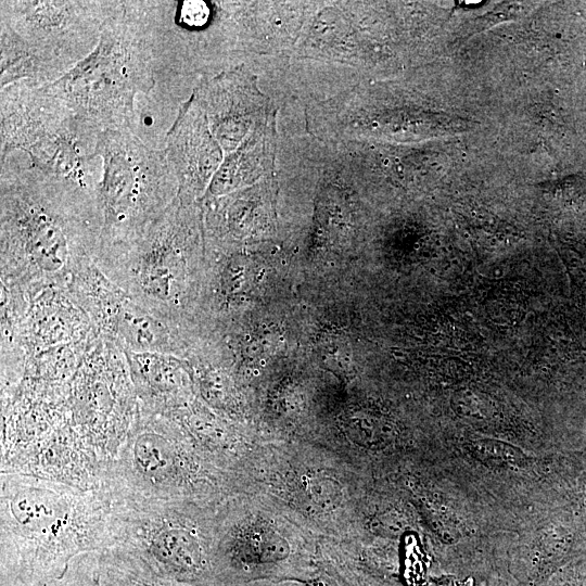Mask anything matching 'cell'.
<instances>
[{
	"label": "cell",
	"instance_id": "cell-11",
	"mask_svg": "<svg viewBox=\"0 0 586 586\" xmlns=\"http://www.w3.org/2000/svg\"><path fill=\"white\" fill-rule=\"evenodd\" d=\"M276 139L273 116L256 128L235 151L224 156L202 201L230 194L270 177L275 168Z\"/></svg>",
	"mask_w": 586,
	"mask_h": 586
},
{
	"label": "cell",
	"instance_id": "cell-12",
	"mask_svg": "<svg viewBox=\"0 0 586 586\" xmlns=\"http://www.w3.org/2000/svg\"><path fill=\"white\" fill-rule=\"evenodd\" d=\"M140 406L171 416L186 406L187 381L177 356L160 353H126Z\"/></svg>",
	"mask_w": 586,
	"mask_h": 586
},
{
	"label": "cell",
	"instance_id": "cell-10",
	"mask_svg": "<svg viewBox=\"0 0 586 586\" xmlns=\"http://www.w3.org/2000/svg\"><path fill=\"white\" fill-rule=\"evenodd\" d=\"M164 152L178 182V199L201 202L224 161V152L194 90L178 109L165 137Z\"/></svg>",
	"mask_w": 586,
	"mask_h": 586
},
{
	"label": "cell",
	"instance_id": "cell-9",
	"mask_svg": "<svg viewBox=\"0 0 586 586\" xmlns=\"http://www.w3.org/2000/svg\"><path fill=\"white\" fill-rule=\"evenodd\" d=\"M202 102L213 136L224 156L235 151L259 126L276 116V107L244 64L202 78L193 89Z\"/></svg>",
	"mask_w": 586,
	"mask_h": 586
},
{
	"label": "cell",
	"instance_id": "cell-13",
	"mask_svg": "<svg viewBox=\"0 0 586 586\" xmlns=\"http://www.w3.org/2000/svg\"><path fill=\"white\" fill-rule=\"evenodd\" d=\"M98 586H212L163 576L135 556L112 547L99 555Z\"/></svg>",
	"mask_w": 586,
	"mask_h": 586
},
{
	"label": "cell",
	"instance_id": "cell-2",
	"mask_svg": "<svg viewBox=\"0 0 586 586\" xmlns=\"http://www.w3.org/2000/svg\"><path fill=\"white\" fill-rule=\"evenodd\" d=\"M2 568L22 584L62 579L79 556L114 547L110 504L100 488L23 472H2Z\"/></svg>",
	"mask_w": 586,
	"mask_h": 586
},
{
	"label": "cell",
	"instance_id": "cell-3",
	"mask_svg": "<svg viewBox=\"0 0 586 586\" xmlns=\"http://www.w3.org/2000/svg\"><path fill=\"white\" fill-rule=\"evenodd\" d=\"M200 203L177 196L140 237L93 260L112 283L187 341L202 255Z\"/></svg>",
	"mask_w": 586,
	"mask_h": 586
},
{
	"label": "cell",
	"instance_id": "cell-1",
	"mask_svg": "<svg viewBox=\"0 0 586 586\" xmlns=\"http://www.w3.org/2000/svg\"><path fill=\"white\" fill-rule=\"evenodd\" d=\"M95 196L10 154L0 170L1 281L22 291L66 288L99 247Z\"/></svg>",
	"mask_w": 586,
	"mask_h": 586
},
{
	"label": "cell",
	"instance_id": "cell-4",
	"mask_svg": "<svg viewBox=\"0 0 586 586\" xmlns=\"http://www.w3.org/2000/svg\"><path fill=\"white\" fill-rule=\"evenodd\" d=\"M43 85L100 131H135V99L156 86L153 47L140 1L119 0L92 52L61 78Z\"/></svg>",
	"mask_w": 586,
	"mask_h": 586
},
{
	"label": "cell",
	"instance_id": "cell-6",
	"mask_svg": "<svg viewBox=\"0 0 586 586\" xmlns=\"http://www.w3.org/2000/svg\"><path fill=\"white\" fill-rule=\"evenodd\" d=\"M215 480L176 419L139 405L99 487L109 495L204 504Z\"/></svg>",
	"mask_w": 586,
	"mask_h": 586
},
{
	"label": "cell",
	"instance_id": "cell-8",
	"mask_svg": "<svg viewBox=\"0 0 586 586\" xmlns=\"http://www.w3.org/2000/svg\"><path fill=\"white\" fill-rule=\"evenodd\" d=\"M119 0H1L0 24L26 47L38 84L52 82L88 56Z\"/></svg>",
	"mask_w": 586,
	"mask_h": 586
},
{
	"label": "cell",
	"instance_id": "cell-5",
	"mask_svg": "<svg viewBox=\"0 0 586 586\" xmlns=\"http://www.w3.org/2000/svg\"><path fill=\"white\" fill-rule=\"evenodd\" d=\"M103 493L114 547L163 576L211 585L215 517L204 504Z\"/></svg>",
	"mask_w": 586,
	"mask_h": 586
},
{
	"label": "cell",
	"instance_id": "cell-7",
	"mask_svg": "<svg viewBox=\"0 0 586 586\" xmlns=\"http://www.w3.org/2000/svg\"><path fill=\"white\" fill-rule=\"evenodd\" d=\"M95 155L102 161V179L93 260L140 237L178 195L164 149L145 144L131 129L101 131Z\"/></svg>",
	"mask_w": 586,
	"mask_h": 586
}]
</instances>
